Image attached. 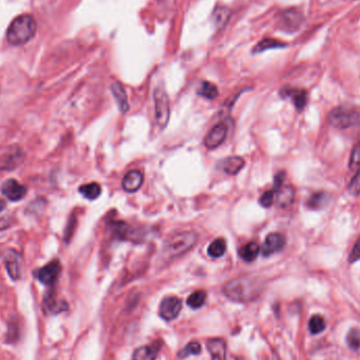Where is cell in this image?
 <instances>
[{
  "label": "cell",
  "mask_w": 360,
  "mask_h": 360,
  "mask_svg": "<svg viewBox=\"0 0 360 360\" xmlns=\"http://www.w3.org/2000/svg\"><path fill=\"white\" fill-rule=\"evenodd\" d=\"M262 289V282L257 278L240 276L229 280L223 287V293L234 301L247 302L255 299Z\"/></svg>",
  "instance_id": "6da1fadb"
},
{
  "label": "cell",
  "mask_w": 360,
  "mask_h": 360,
  "mask_svg": "<svg viewBox=\"0 0 360 360\" xmlns=\"http://www.w3.org/2000/svg\"><path fill=\"white\" fill-rule=\"evenodd\" d=\"M37 22L29 14L16 17L11 22L7 30V40L12 45H22L28 43L35 36Z\"/></svg>",
  "instance_id": "7a4b0ae2"
},
{
  "label": "cell",
  "mask_w": 360,
  "mask_h": 360,
  "mask_svg": "<svg viewBox=\"0 0 360 360\" xmlns=\"http://www.w3.org/2000/svg\"><path fill=\"white\" fill-rule=\"evenodd\" d=\"M198 236L195 232L185 231L174 234L164 244L163 253L168 259H174L191 251L197 243Z\"/></svg>",
  "instance_id": "3957f363"
},
{
  "label": "cell",
  "mask_w": 360,
  "mask_h": 360,
  "mask_svg": "<svg viewBox=\"0 0 360 360\" xmlns=\"http://www.w3.org/2000/svg\"><path fill=\"white\" fill-rule=\"evenodd\" d=\"M328 122L335 129H349L360 123V111L354 107H337L329 113Z\"/></svg>",
  "instance_id": "277c9868"
},
{
  "label": "cell",
  "mask_w": 360,
  "mask_h": 360,
  "mask_svg": "<svg viewBox=\"0 0 360 360\" xmlns=\"http://www.w3.org/2000/svg\"><path fill=\"white\" fill-rule=\"evenodd\" d=\"M155 117L160 128H166L170 119V101L163 86H157L154 91Z\"/></svg>",
  "instance_id": "5b68a950"
},
{
  "label": "cell",
  "mask_w": 360,
  "mask_h": 360,
  "mask_svg": "<svg viewBox=\"0 0 360 360\" xmlns=\"http://www.w3.org/2000/svg\"><path fill=\"white\" fill-rule=\"evenodd\" d=\"M24 159V153L19 146H11L0 157V170L11 171L18 168Z\"/></svg>",
  "instance_id": "8992f818"
},
{
  "label": "cell",
  "mask_w": 360,
  "mask_h": 360,
  "mask_svg": "<svg viewBox=\"0 0 360 360\" xmlns=\"http://www.w3.org/2000/svg\"><path fill=\"white\" fill-rule=\"evenodd\" d=\"M60 272H61V266L59 262L54 260V262L48 263L46 266L42 267L41 269L37 271L36 277L41 283L45 285H53L57 281L60 275Z\"/></svg>",
  "instance_id": "52a82bcc"
},
{
  "label": "cell",
  "mask_w": 360,
  "mask_h": 360,
  "mask_svg": "<svg viewBox=\"0 0 360 360\" xmlns=\"http://www.w3.org/2000/svg\"><path fill=\"white\" fill-rule=\"evenodd\" d=\"M181 310V300L178 297L170 296L165 298L159 305V314L166 320L175 319Z\"/></svg>",
  "instance_id": "ba28073f"
},
{
  "label": "cell",
  "mask_w": 360,
  "mask_h": 360,
  "mask_svg": "<svg viewBox=\"0 0 360 360\" xmlns=\"http://www.w3.org/2000/svg\"><path fill=\"white\" fill-rule=\"evenodd\" d=\"M2 193L11 201H19L27 195V188L15 179H9L2 185Z\"/></svg>",
  "instance_id": "9c48e42d"
},
{
  "label": "cell",
  "mask_w": 360,
  "mask_h": 360,
  "mask_svg": "<svg viewBox=\"0 0 360 360\" xmlns=\"http://www.w3.org/2000/svg\"><path fill=\"white\" fill-rule=\"evenodd\" d=\"M285 244L284 236L280 233H271L269 234L262 247V253L264 256L268 257L273 254H275L283 249Z\"/></svg>",
  "instance_id": "30bf717a"
},
{
  "label": "cell",
  "mask_w": 360,
  "mask_h": 360,
  "mask_svg": "<svg viewBox=\"0 0 360 360\" xmlns=\"http://www.w3.org/2000/svg\"><path fill=\"white\" fill-rule=\"evenodd\" d=\"M227 134H228V128L225 123H218V125H216L205 136L204 145L209 148V150H213V148L218 147L223 141H225Z\"/></svg>",
  "instance_id": "8fae6325"
},
{
  "label": "cell",
  "mask_w": 360,
  "mask_h": 360,
  "mask_svg": "<svg viewBox=\"0 0 360 360\" xmlns=\"http://www.w3.org/2000/svg\"><path fill=\"white\" fill-rule=\"evenodd\" d=\"M303 17L301 13L296 10H287L280 15V26L283 30L293 32L301 26Z\"/></svg>",
  "instance_id": "7c38bea8"
},
{
  "label": "cell",
  "mask_w": 360,
  "mask_h": 360,
  "mask_svg": "<svg viewBox=\"0 0 360 360\" xmlns=\"http://www.w3.org/2000/svg\"><path fill=\"white\" fill-rule=\"evenodd\" d=\"M21 255L15 251L10 250L6 256V268L8 274L13 280H18L21 276Z\"/></svg>",
  "instance_id": "4fadbf2b"
},
{
  "label": "cell",
  "mask_w": 360,
  "mask_h": 360,
  "mask_svg": "<svg viewBox=\"0 0 360 360\" xmlns=\"http://www.w3.org/2000/svg\"><path fill=\"white\" fill-rule=\"evenodd\" d=\"M143 183V175L138 170H132L126 174L122 180V188L128 193L137 192Z\"/></svg>",
  "instance_id": "5bb4252c"
},
{
  "label": "cell",
  "mask_w": 360,
  "mask_h": 360,
  "mask_svg": "<svg viewBox=\"0 0 360 360\" xmlns=\"http://www.w3.org/2000/svg\"><path fill=\"white\" fill-rule=\"evenodd\" d=\"M111 90H112V93H113V96L115 98L119 111L121 112V113H127L130 109V106H129L128 96H127L125 88H123L121 83H119L118 81H115L112 83Z\"/></svg>",
  "instance_id": "9a60e30c"
},
{
  "label": "cell",
  "mask_w": 360,
  "mask_h": 360,
  "mask_svg": "<svg viewBox=\"0 0 360 360\" xmlns=\"http://www.w3.org/2000/svg\"><path fill=\"white\" fill-rule=\"evenodd\" d=\"M207 346L211 357H212V360H226L227 350L225 340L220 338L209 339Z\"/></svg>",
  "instance_id": "2e32d148"
},
{
  "label": "cell",
  "mask_w": 360,
  "mask_h": 360,
  "mask_svg": "<svg viewBox=\"0 0 360 360\" xmlns=\"http://www.w3.org/2000/svg\"><path fill=\"white\" fill-rule=\"evenodd\" d=\"M244 164V160L241 157L232 156L223 159L220 163V168L228 175H236L243 169Z\"/></svg>",
  "instance_id": "e0dca14e"
},
{
  "label": "cell",
  "mask_w": 360,
  "mask_h": 360,
  "mask_svg": "<svg viewBox=\"0 0 360 360\" xmlns=\"http://www.w3.org/2000/svg\"><path fill=\"white\" fill-rule=\"evenodd\" d=\"M284 97H291L294 102L295 108L298 111L304 109L307 102V94L304 90H297V89H284L281 93Z\"/></svg>",
  "instance_id": "ac0fdd59"
},
{
  "label": "cell",
  "mask_w": 360,
  "mask_h": 360,
  "mask_svg": "<svg viewBox=\"0 0 360 360\" xmlns=\"http://www.w3.org/2000/svg\"><path fill=\"white\" fill-rule=\"evenodd\" d=\"M275 197L278 205L282 208L289 207L294 201L295 190L291 185H285V187H282L281 185L277 191H275Z\"/></svg>",
  "instance_id": "d6986e66"
},
{
  "label": "cell",
  "mask_w": 360,
  "mask_h": 360,
  "mask_svg": "<svg viewBox=\"0 0 360 360\" xmlns=\"http://www.w3.org/2000/svg\"><path fill=\"white\" fill-rule=\"evenodd\" d=\"M159 351V344L140 346L133 354V360H155Z\"/></svg>",
  "instance_id": "ffe728a7"
},
{
  "label": "cell",
  "mask_w": 360,
  "mask_h": 360,
  "mask_svg": "<svg viewBox=\"0 0 360 360\" xmlns=\"http://www.w3.org/2000/svg\"><path fill=\"white\" fill-rule=\"evenodd\" d=\"M259 252H260V246L256 242H249L241 247L239 251V255L244 262L252 263L257 258Z\"/></svg>",
  "instance_id": "44dd1931"
},
{
  "label": "cell",
  "mask_w": 360,
  "mask_h": 360,
  "mask_svg": "<svg viewBox=\"0 0 360 360\" xmlns=\"http://www.w3.org/2000/svg\"><path fill=\"white\" fill-rule=\"evenodd\" d=\"M78 191L84 198H86V199L94 200L100 196L101 187L97 182H91L81 185Z\"/></svg>",
  "instance_id": "7402d4cb"
},
{
  "label": "cell",
  "mask_w": 360,
  "mask_h": 360,
  "mask_svg": "<svg viewBox=\"0 0 360 360\" xmlns=\"http://www.w3.org/2000/svg\"><path fill=\"white\" fill-rule=\"evenodd\" d=\"M328 200H329V195L327 193L318 192L313 194L308 198L306 204L311 210H320L324 207H326Z\"/></svg>",
  "instance_id": "603a6c76"
},
{
  "label": "cell",
  "mask_w": 360,
  "mask_h": 360,
  "mask_svg": "<svg viewBox=\"0 0 360 360\" xmlns=\"http://www.w3.org/2000/svg\"><path fill=\"white\" fill-rule=\"evenodd\" d=\"M66 308H67L66 303L56 301L53 296L49 295L48 297L44 298V301H43L44 312H48L49 314H57L59 312L65 311Z\"/></svg>",
  "instance_id": "cb8c5ba5"
},
{
  "label": "cell",
  "mask_w": 360,
  "mask_h": 360,
  "mask_svg": "<svg viewBox=\"0 0 360 360\" xmlns=\"http://www.w3.org/2000/svg\"><path fill=\"white\" fill-rule=\"evenodd\" d=\"M227 251V242L223 238H217L208 247V254L211 257L219 258Z\"/></svg>",
  "instance_id": "d4e9b609"
},
{
  "label": "cell",
  "mask_w": 360,
  "mask_h": 360,
  "mask_svg": "<svg viewBox=\"0 0 360 360\" xmlns=\"http://www.w3.org/2000/svg\"><path fill=\"white\" fill-rule=\"evenodd\" d=\"M230 14L231 12L227 7H217L213 11V14H212L215 26L218 28H222L228 22L230 18Z\"/></svg>",
  "instance_id": "484cf974"
},
{
  "label": "cell",
  "mask_w": 360,
  "mask_h": 360,
  "mask_svg": "<svg viewBox=\"0 0 360 360\" xmlns=\"http://www.w3.org/2000/svg\"><path fill=\"white\" fill-rule=\"evenodd\" d=\"M198 94L207 99H215L218 96L219 92L217 86L214 83L204 81L201 83L199 90H198Z\"/></svg>",
  "instance_id": "4316f807"
},
{
  "label": "cell",
  "mask_w": 360,
  "mask_h": 360,
  "mask_svg": "<svg viewBox=\"0 0 360 360\" xmlns=\"http://www.w3.org/2000/svg\"><path fill=\"white\" fill-rule=\"evenodd\" d=\"M207 299V293L204 291H196L190 295L188 298V304L192 308H199L201 307Z\"/></svg>",
  "instance_id": "83f0119b"
},
{
  "label": "cell",
  "mask_w": 360,
  "mask_h": 360,
  "mask_svg": "<svg viewBox=\"0 0 360 360\" xmlns=\"http://www.w3.org/2000/svg\"><path fill=\"white\" fill-rule=\"evenodd\" d=\"M308 329L312 334H319L326 329V321L320 315H314L310 319Z\"/></svg>",
  "instance_id": "f1b7e54d"
},
{
  "label": "cell",
  "mask_w": 360,
  "mask_h": 360,
  "mask_svg": "<svg viewBox=\"0 0 360 360\" xmlns=\"http://www.w3.org/2000/svg\"><path fill=\"white\" fill-rule=\"evenodd\" d=\"M346 342L352 350H358L360 347V331L356 328L352 329L346 335Z\"/></svg>",
  "instance_id": "f546056e"
},
{
  "label": "cell",
  "mask_w": 360,
  "mask_h": 360,
  "mask_svg": "<svg viewBox=\"0 0 360 360\" xmlns=\"http://www.w3.org/2000/svg\"><path fill=\"white\" fill-rule=\"evenodd\" d=\"M285 46L284 43L275 40V39H264L258 43V45L255 47V52H263L266 51L268 48H275V47H283Z\"/></svg>",
  "instance_id": "4dcf8cb0"
},
{
  "label": "cell",
  "mask_w": 360,
  "mask_h": 360,
  "mask_svg": "<svg viewBox=\"0 0 360 360\" xmlns=\"http://www.w3.org/2000/svg\"><path fill=\"white\" fill-rule=\"evenodd\" d=\"M200 351H201V346H200L199 342L192 341L187 346H185L182 351L179 352V356L187 357L189 355H196V354H199Z\"/></svg>",
  "instance_id": "1f68e13d"
},
{
  "label": "cell",
  "mask_w": 360,
  "mask_h": 360,
  "mask_svg": "<svg viewBox=\"0 0 360 360\" xmlns=\"http://www.w3.org/2000/svg\"><path fill=\"white\" fill-rule=\"evenodd\" d=\"M275 200V191L270 190L265 192L259 199V203L265 208H270Z\"/></svg>",
  "instance_id": "d6a6232c"
},
{
  "label": "cell",
  "mask_w": 360,
  "mask_h": 360,
  "mask_svg": "<svg viewBox=\"0 0 360 360\" xmlns=\"http://www.w3.org/2000/svg\"><path fill=\"white\" fill-rule=\"evenodd\" d=\"M347 189H349V192L354 196H358L360 194V169L350 181L349 188Z\"/></svg>",
  "instance_id": "836d02e7"
},
{
  "label": "cell",
  "mask_w": 360,
  "mask_h": 360,
  "mask_svg": "<svg viewBox=\"0 0 360 360\" xmlns=\"http://www.w3.org/2000/svg\"><path fill=\"white\" fill-rule=\"evenodd\" d=\"M360 168V143L358 142L352 151L350 158V169Z\"/></svg>",
  "instance_id": "e575fe53"
},
{
  "label": "cell",
  "mask_w": 360,
  "mask_h": 360,
  "mask_svg": "<svg viewBox=\"0 0 360 360\" xmlns=\"http://www.w3.org/2000/svg\"><path fill=\"white\" fill-rule=\"evenodd\" d=\"M359 259H360V238L357 240V242L353 246V249L349 256V262L351 264H353L355 262H358Z\"/></svg>",
  "instance_id": "d590c367"
},
{
  "label": "cell",
  "mask_w": 360,
  "mask_h": 360,
  "mask_svg": "<svg viewBox=\"0 0 360 360\" xmlns=\"http://www.w3.org/2000/svg\"><path fill=\"white\" fill-rule=\"evenodd\" d=\"M12 217H2L0 218V232L8 229L12 225Z\"/></svg>",
  "instance_id": "8d00e7d4"
},
{
  "label": "cell",
  "mask_w": 360,
  "mask_h": 360,
  "mask_svg": "<svg viewBox=\"0 0 360 360\" xmlns=\"http://www.w3.org/2000/svg\"><path fill=\"white\" fill-rule=\"evenodd\" d=\"M6 201L5 200H0V213L3 212V211L6 209Z\"/></svg>",
  "instance_id": "74e56055"
},
{
  "label": "cell",
  "mask_w": 360,
  "mask_h": 360,
  "mask_svg": "<svg viewBox=\"0 0 360 360\" xmlns=\"http://www.w3.org/2000/svg\"><path fill=\"white\" fill-rule=\"evenodd\" d=\"M359 143H360V140H359Z\"/></svg>",
  "instance_id": "f35d334b"
}]
</instances>
